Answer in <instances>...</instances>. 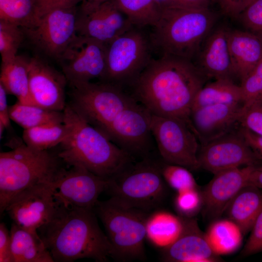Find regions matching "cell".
I'll list each match as a JSON object with an SVG mask.
<instances>
[{"label":"cell","mask_w":262,"mask_h":262,"mask_svg":"<svg viewBox=\"0 0 262 262\" xmlns=\"http://www.w3.org/2000/svg\"><path fill=\"white\" fill-rule=\"evenodd\" d=\"M68 87L67 104L104 134L118 114L137 102L128 91L107 82H88Z\"/></svg>","instance_id":"obj_9"},{"label":"cell","mask_w":262,"mask_h":262,"mask_svg":"<svg viewBox=\"0 0 262 262\" xmlns=\"http://www.w3.org/2000/svg\"><path fill=\"white\" fill-rule=\"evenodd\" d=\"M79 5L51 10L33 28L23 29L25 37L42 54L57 61L77 35Z\"/></svg>","instance_id":"obj_11"},{"label":"cell","mask_w":262,"mask_h":262,"mask_svg":"<svg viewBox=\"0 0 262 262\" xmlns=\"http://www.w3.org/2000/svg\"><path fill=\"white\" fill-rule=\"evenodd\" d=\"M39 20L34 0H0V20L26 29L34 27Z\"/></svg>","instance_id":"obj_33"},{"label":"cell","mask_w":262,"mask_h":262,"mask_svg":"<svg viewBox=\"0 0 262 262\" xmlns=\"http://www.w3.org/2000/svg\"><path fill=\"white\" fill-rule=\"evenodd\" d=\"M9 109L11 119L24 130L64 122L63 111L49 110L36 105L23 104L17 101L9 106Z\"/></svg>","instance_id":"obj_30"},{"label":"cell","mask_w":262,"mask_h":262,"mask_svg":"<svg viewBox=\"0 0 262 262\" xmlns=\"http://www.w3.org/2000/svg\"><path fill=\"white\" fill-rule=\"evenodd\" d=\"M162 10L164 8L177 6L174 0H156Z\"/></svg>","instance_id":"obj_48"},{"label":"cell","mask_w":262,"mask_h":262,"mask_svg":"<svg viewBox=\"0 0 262 262\" xmlns=\"http://www.w3.org/2000/svg\"><path fill=\"white\" fill-rule=\"evenodd\" d=\"M239 124L240 127L262 136V98L243 104Z\"/></svg>","instance_id":"obj_37"},{"label":"cell","mask_w":262,"mask_h":262,"mask_svg":"<svg viewBox=\"0 0 262 262\" xmlns=\"http://www.w3.org/2000/svg\"><path fill=\"white\" fill-rule=\"evenodd\" d=\"M183 228L178 238L162 248L161 260L168 262H213L220 260L211 249L205 233L194 218L182 217Z\"/></svg>","instance_id":"obj_20"},{"label":"cell","mask_w":262,"mask_h":262,"mask_svg":"<svg viewBox=\"0 0 262 262\" xmlns=\"http://www.w3.org/2000/svg\"><path fill=\"white\" fill-rule=\"evenodd\" d=\"M247 185H253L262 189V165L254 167L249 176Z\"/></svg>","instance_id":"obj_47"},{"label":"cell","mask_w":262,"mask_h":262,"mask_svg":"<svg viewBox=\"0 0 262 262\" xmlns=\"http://www.w3.org/2000/svg\"><path fill=\"white\" fill-rule=\"evenodd\" d=\"M39 19L49 12L60 8L78 5L84 0H34Z\"/></svg>","instance_id":"obj_41"},{"label":"cell","mask_w":262,"mask_h":262,"mask_svg":"<svg viewBox=\"0 0 262 262\" xmlns=\"http://www.w3.org/2000/svg\"><path fill=\"white\" fill-rule=\"evenodd\" d=\"M25 36L22 28L0 20V53L1 62L9 61L17 55V51Z\"/></svg>","instance_id":"obj_35"},{"label":"cell","mask_w":262,"mask_h":262,"mask_svg":"<svg viewBox=\"0 0 262 262\" xmlns=\"http://www.w3.org/2000/svg\"><path fill=\"white\" fill-rule=\"evenodd\" d=\"M117 8L134 26H154L162 9L156 0H112Z\"/></svg>","instance_id":"obj_31"},{"label":"cell","mask_w":262,"mask_h":262,"mask_svg":"<svg viewBox=\"0 0 262 262\" xmlns=\"http://www.w3.org/2000/svg\"><path fill=\"white\" fill-rule=\"evenodd\" d=\"M29 62L30 59L19 55L11 61L1 62L0 83L7 94L15 96L17 101L34 105L29 91Z\"/></svg>","instance_id":"obj_26"},{"label":"cell","mask_w":262,"mask_h":262,"mask_svg":"<svg viewBox=\"0 0 262 262\" xmlns=\"http://www.w3.org/2000/svg\"><path fill=\"white\" fill-rule=\"evenodd\" d=\"M228 44L233 74L241 81L262 59V40L247 31L229 30Z\"/></svg>","instance_id":"obj_23"},{"label":"cell","mask_w":262,"mask_h":262,"mask_svg":"<svg viewBox=\"0 0 262 262\" xmlns=\"http://www.w3.org/2000/svg\"><path fill=\"white\" fill-rule=\"evenodd\" d=\"M0 262H14L10 230L2 222L0 224Z\"/></svg>","instance_id":"obj_43"},{"label":"cell","mask_w":262,"mask_h":262,"mask_svg":"<svg viewBox=\"0 0 262 262\" xmlns=\"http://www.w3.org/2000/svg\"><path fill=\"white\" fill-rule=\"evenodd\" d=\"M229 31L219 27L211 32L197 53L198 64L196 65L207 78L231 79L234 75L228 44Z\"/></svg>","instance_id":"obj_22"},{"label":"cell","mask_w":262,"mask_h":262,"mask_svg":"<svg viewBox=\"0 0 262 262\" xmlns=\"http://www.w3.org/2000/svg\"><path fill=\"white\" fill-rule=\"evenodd\" d=\"M241 82L243 104L262 98V59Z\"/></svg>","instance_id":"obj_38"},{"label":"cell","mask_w":262,"mask_h":262,"mask_svg":"<svg viewBox=\"0 0 262 262\" xmlns=\"http://www.w3.org/2000/svg\"><path fill=\"white\" fill-rule=\"evenodd\" d=\"M242 104H219L193 109L190 120L202 145L233 130L239 123Z\"/></svg>","instance_id":"obj_21"},{"label":"cell","mask_w":262,"mask_h":262,"mask_svg":"<svg viewBox=\"0 0 262 262\" xmlns=\"http://www.w3.org/2000/svg\"><path fill=\"white\" fill-rule=\"evenodd\" d=\"M240 130L249 146L262 159V136L257 135L241 127Z\"/></svg>","instance_id":"obj_45"},{"label":"cell","mask_w":262,"mask_h":262,"mask_svg":"<svg viewBox=\"0 0 262 262\" xmlns=\"http://www.w3.org/2000/svg\"><path fill=\"white\" fill-rule=\"evenodd\" d=\"M237 18L249 32L262 40V0H253Z\"/></svg>","instance_id":"obj_39"},{"label":"cell","mask_w":262,"mask_h":262,"mask_svg":"<svg viewBox=\"0 0 262 262\" xmlns=\"http://www.w3.org/2000/svg\"><path fill=\"white\" fill-rule=\"evenodd\" d=\"M255 166L232 168L214 174L202 191V210L206 217L213 221L220 218L232 199L247 185L249 176Z\"/></svg>","instance_id":"obj_19"},{"label":"cell","mask_w":262,"mask_h":262,"mask_svg":"<svg viewBox=\"0 0 262 262\" xmlns=\"http://www.w3.org/2000/svg\"><path fill=\"white\" fill-rule=\"evenodd\" d=\"M133 26L106 45V68L99 81L127 91L153 58L150 33Z\"/></svg>","instance_id":"obj_8"},{"label":"cell","mask_w":262,"mask_h":262,"mask_svg":"<svg viewBox=\"0 0 262 262\" xmlns=\"http://www.w3.org/2000/svg\"><path fill=\"white\" fill-rule=\"evenodd\" d=\"M262 211V189L247 185L232 199L224 213L227 215V218L239 227L245 235L250 231Z\"/></svg>","instance_id":"obj_24"},{"label":"cell","mask_w":262,"mask_h":262,"mask_svg":"<svg viewBox=\"0 0 262 262\" xmlns=\"http://www.w3.org/2000/svg\"><path fill=\"white\" fill-rule=\"evenodd\" d=\"M205 235L212 250L220 256L237 251L242 245L244 234L231 220L219 218L213 221Z\"/></svg>","instance_id":"obj_28"},{"label":"cell","mask_w":262,"mask_h":262,"mask_svg":"<svg viewBox=\"0 0 262 262\" xmlns=\"http://www.w3.org/2000/svg\"><path fill=\"white\" fill-rule=\"evenodd\" d=\"M112 247L111 257L119 262L146 259L145 240L150 212L128 206L110 197L94 208Z\"/></svg>","instance_id":"obj_6"},{"label":"cell","mask_w":262,"mask_h":262,"mask_svg":"<svg viewBox=\"0 0 262 262\" xmlns=\"http://www.w3.org/2000/svg\"><path fill=\"white\" fill-rule=\"evenodd\" d=\"M198 160L200 168L213 174L243 166H260L262 163L240 129L202 145Z\"/></svg>","instance_id":"obj_13"},{"label":"cell","mask_w":262,"mask_h":262,"mask_svg":"<svg viewBox=\"0 0 262 262\" xmlns=\"http://www.w3.org/2000/svg\"><path fill=\"white\" fill-rule=\"evenodd\" d=\"M68 132V127L64 122L49 124L24 130L22 140L33 148L48 150L59 145Z\"/></svg>","instance_id":"obj_32"},{"label":"cell","mask_w":262,"mask_h":262,"mask_svg":"<svg viewBox=\"0 0 262 262\" xmlns=\"http://www.w3.org/2000/svg\"><path fill=\"white\" fill-rule=\"evenodd\" d=\"M29 83L34 105L63 111L66 105L67 80L62 72L38 57L30 59Z\"/></svg>","instance_id":"obj_18"},{"label":"cell","mask_w":262,"mask_h":262,"mask_svg":"<svg viewBox=\"0 0 262 262\" xmlns=\"http://www.w3.org/2000/svg\"><path fill=\"white\" fill-rule=\"evenodd\" d=\"M108 180L80 167L65 169L52 182L56 199L65 204L94 209Z\"/></svg>","instance_id":"obj_17"},{"label":"cell","mask_w":262,"mask_h":262,"mask_svg":"<svg viewBox=\"0 0 262 262\" xmlns=\"http://www.w3.org/2000/svg\"><path fill=\"white\" fill-rule=\"evenodd\" d=\"M58 202L51 219L37 230L54 262L83 258L107 262L111 257L112 247L94 209Z\"/></svg>","instance_id":"obj_2"},{"label":"cell","mask_w":262,"mask_h":262,"mask_svg":"<svg viewBox=\"0 0 262 262\" xmlns=\"http://www.w3.org/2000/svg\"><path fill=\"white\" fill-rule=\"evenodd\" d=\"M106 45L93 38L77 35L58 62L68 86L101 81L106 68Z\"/></svg>","instance_id":"obj_14"},{"label":"cell","mask_w":262,"mask_h":262,"mask_svg":"<svg viewBox=\"0 0 262 262\" xmlns=\"http://www.w3.org/2000/svg\"><path fill=\"white\" fill-rule=\"evenodd\" d=\"M177 6L188 8H209L211 0H174Z\"/></svg>","instance_id":"obj_46"},{"label":"cell","mask_w":262,"mask_h":262,"mask_svg":"<svg viewBox=\"0 0 262 262\" xmlns=\"http://www.w3.org/2000/svg\"><path fill=\"white\" fill-rule=\"evenodd\" d=\"M151 131L163 161L190 170L200 168L198 139L186 122L177 118L152 114Z\"/></svg>","instance_id":"obj_10"},{"label":"cell","mask_w":262,"mask_h":262,"mask_svg":"<svg viewBox=\"0 0 262 262\" xmlns=\"http://www.w3.org/2000/svg\"><path fill=\"white\" fill-rule=\"evenodd\" d=\"M7 93L3 85L0 83V136H2L4 130L12 129L9 109L7 100Z\"/></svg>","instance_id":"obj_44"},{"label":"cell","mask_w":262,"mask_h":262,"mask_svg":"<svg viewBox=\"0 0 262 262\" xmlns=\"http://www.w3.org/2000/svg\"><path fill=\"white\" fill-rule=\"evenodd\" d=\"M182 228L181 217L164 211H156L148 216L146 238L154 246L164 248L178 238Z\"/></svg>","instance_id":"obj_27"},{"label":"cell","mask_w":262,"mask_h":262,"mask_svg":"<svg viewBox=\"0 0 262 262\" xmlns=\"http://www.w3.org/2000/svg\"><path fill=\"white\" fill-rule=\"evenodd\" d=\"M225 15L238 18L240 14L253 0H215Z\"/></svg>","instance_id":"obj_42"},{"label":"cell","mask_w":262,"mask_h":262,"mask_svg":"<svg viewBox=\"0 0 262 262\" xmlns=\"http://www.w3.org/2000/svg\"><path fill=\"white\" fill-rule=\"evenodd\" d=\"M105 191L128 206L148 212L156 208L166 192L157 159L150 155L133 162L108 180Z\"/></svg>","instance_id":"obj_7"},{"label":"cell","mask_w":262,"mask_h":262,"mask_svg":"<svg viewBox=\"0 0 262 262\" xmlns=\"http://www.w3.org/2000/svg\"><path fill=\"white\" fill-rule=\"evenodd\" d=\"M14 262H54L39 235L13 222L10 230Z\"/></svg>","instance_id":"obj_25"},{"label":"cell","mask_w":262,"mask_h":262,"mask_svg":"<svg viewBox=\"0 0 262 262\" xmlns=\"http://www.w3.org/2000/svg\"><path fill=\"white\" fill-rule=\"evenodd\" d=\"M151 116L150 112L137 101L118 115L105 134L134 159H144L151 155L153 148Z\"/></svg>","instance_id":"obj_12"},{"label":"cell","mask_w":262,"mask_h":262,"mask_svg":"<svg viewBox=\"0 0 262 262\" xmlns=\"http://www.w3.org/2000/svg\"><path fill=\"white\" fill-rule=\"evenodd\" d=\"M250 231L242 251L243 256H248L262 251V211L256 218Z\"/></svg>","instance_id":"obj_40"},{"label":"cell","mask_w":262,"mask_h":262,"mask_svg":"<svg viewBox=\"0 0 262 262\" xmlns=\"http://www.w3.org/2000/svg\"><path fill=\"white\" fill-rule=\"evenodd\" d=\"M67 135L59 145V157L69 167L84 168L107 180L135 159L102 131L87 123L67 103L63 110Z\"/></svg>","instance_id":"obj_3"},{"label":"cell","mask_w":262,"mask_h":262,"mask_svg":"<svg viewBox=\"0 0 262 262\" xmlns=\"http://www.w3.org/2000/svg\"><path fill=\"white\" fill-rule=\"evenodd\" d=\"M216 19L209 8H164L150 36L155 51L192 60Z\"/></svg>","instance_id":"obj_4"},{"label":"cell","mask_w":262,"mask_h":262,"mask_svg":"<svg viewBox=\"0 0 262 262\" xmlns=\"http://www.w3.org/2000/svg\"><path fill=\"white\" fill-rule=\"evenodd\" d=\"M58 203L52 182L37 185L19 193L11 201L5 212L20 227L37 232L51 219Z\"/></svg>","instance_id":"obj_15"},{"label":"cell","mask_w":262,"mask_h":262,"mask_svg":"<svg viewBox=\"0 0 262 262\" xmlns=\"http://www.w3.org/2000/svg\"><path fill=\"white\" fill-rule=\"evenodd\" d=\"M57 151L41 150L22 144L0 153V212L23 191L53 182L66 169Z\"/></svg>","instance_id":"obj_5"},{"label":"cell","mask_w":262,"mask_h":262,"mask_svg":"<svg viewBox=\"0 0 262 262\" xmlns=\"http://www.w3.org/2000/svg\"><path fill=\"white\" fill-rule=\"evenodd\" d=\"M206 78L192 60L164 54L151 60L128 91L152 114L180 119L192 128L193 102Z\"/></svg>","instance_id":"obj_1"},{"label":"cell","mask_w":262,"mask_h":262,"mask_svg":"<svg viewBox=\"0 0 262 262\" xmlns=\"http://www.w3.org/2000/svg\"><path fill=\"white\" fill-rule=\"evenodd\" d=\"M219 104H243L240 86L234 83L230 79H217L204 84L195 98L192 110Z\"/></svg>","instance_id":"obj_29"},{"label":"cell","mask_w":262,"mask_h":262,"mask_svg":"<svg viewBox=\"0 0 262 262\" xmlns=\"http://www.w3.org/2000/svg\"><path fill=\"white\" fill-rule=\"evenodd\" d=\"M87 2L92 4H99L108 0H85Z\"/></svg>","instance_id":"obj_49"},{"label":"cell","mask_w":262,"mask_h":262,"mask_svg":"<svg viewBox=\"0 0 262 262\" xmlns=\"http://www.w3.org/2000/svg\"><path fill=\"white\" fill-rule=\"evenodd\" d=\"M133 26L112 0L99 4L84 0L79 5L76 21L78 35L107 44Z\"/></svg>","instance_id":"obj_16"},{"label":"cell","mask_w":262,"mask_h":262,"mask_svg":"<svg viewBox=\"0 0 262 262\" xmlns=\"http://www.w3.org/2000/svg\"><path fill=\"white\" fill-rule=\"evenodd\" d=\"M203 197L198 187L177 192L174 201L178 215L184 218H194L202 210Z\"/></svg>","instance_id":"obj_36"},{"label":"cell","mask_w":262,"mask_h":262,"mask_svg":"<svg viewBox=\"0 0 262 262\" xmlns=\"http://www.w3.org/2000/svg\"><path fill=\"white\" fill-rule=\"evenodd\" d=\"M165 182L177 193L197 187L195 179L188 168L157 159Z\"/></svg>","instance_id":"obj_34"}]
</instances>
